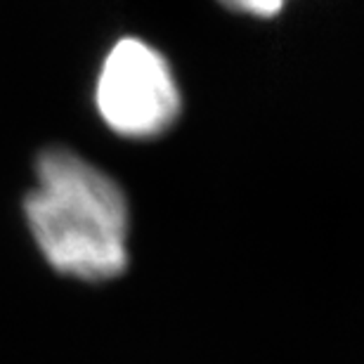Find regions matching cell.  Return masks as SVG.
<instances>
[{
    "label": "cell",
    "mask_w": 364,
    "mask_h": 364,
    "mask_svg": "<svg viewBox=\"0 0 364 364\" xmlns=\"http://www.w3.org/2000/svg\"><path fill=\"white\" fill-rule=\"evenodd\" d=\"M24 213L41 253L57 272L107 282L128 265V201L97 166L69 149H46Z\"/></svg>",
    "instance_id": "1"
},
{
    "label": "cell",
    "mask_w": 364,
    "mask_h": 364,
    "mask_svg": "<svg viewBox=\"0 0 364 364\" xmlns=\"http://www.w3.org/2000/svg\"><path fill=\"white\" fill-rule=\"evenodd\" d=\"M95 100L107 126L123 137H156L180 114V90L168 62L137 38L119 41L107 55Z\"/></svg>",
    "instance_id": "2"
},
{
    "label": "cell",
    "mask_w": 364,
    "mask_h": 364,
    "mask_svg": "<svg viewBox=\"0 0 364 364\" xmlns=\"http://www.w3.org/2000/svg\"><path fill=\"white\" fill-rule=\"evenodd\" d=\"M225 7L253 17H274L284 7V0H220Z\"/></svg>",
    "instance_id": "3"
}]
</instances>
